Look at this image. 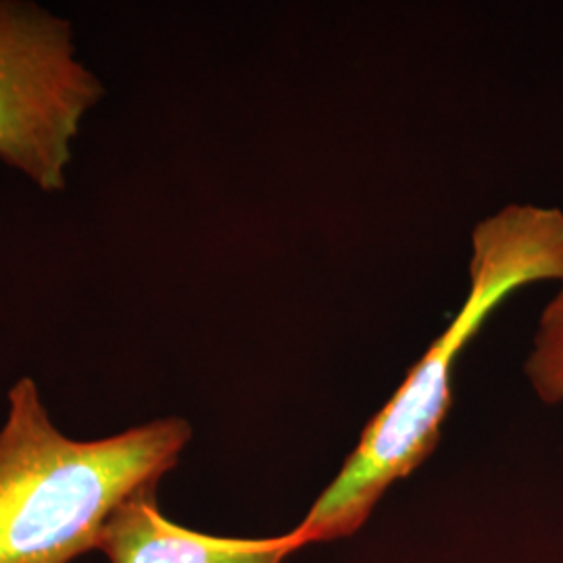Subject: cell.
<instances>
[{"instance_id": "5b68a950", "label": "cell", "mask_w": 563, "mask_h": 563, "mask_svg": "<svg viewBox=\"0 0 563 563\" xmlns=\"http://www.w3.org/2000/svg\"><path fill=\"white\" fill-rule=\"evenodd\" d=\"M523 369L541 401H563V284L544 305Z\"/></svg>"}, {"instance_id": "7a4b0ae2", "label": "cell", "mask_w": 563, "mask_h": 563, "mask_svg": "<svg viewBox=\"0 0 563 563\" xmlns=\"http://www.w3.org/2000/svg\"><path fill=\"white\" fill-rule=\"evenodd\" d=\"M190 437L186 420L163 418L74 441L51 422L38 384L20 378L0 428V563H69L99 549L115 511L157 488Z\"/></svg>"}, {"instance_id": "6da1fadb", "label": "cell", "mask_w": 563, "mask_h": 563, "mask_svg": "<svg viewBox=\"0 0 563 563\" xmlns=\"http://www.w3.org/2000/svg\"><path fill=\"white\" fill-rule=\"evenodd\" d=\"M543 280L563 284V211L507 205L474 228L470 292L457 318L367 423L341 474L295 530L302 547L357 532L384 490L434 451L453 401L451 372L463 346L507 297Z\"/></svg>"}, {"instance_id": "3957f363", "label": "cell", "mask_w": 563, "mask_h": 563, "mask_svg": "<svg viewBox=\"0 0 563 563\" xmlns=\"http://www.w3.org/2000/svg\"><path fill=\"white\" fill-rule=\"evenodd\" d=\"M104 86L76 55L69 21L0 0V162L60 192L84 118Z\"/></svg>"}, {"instance_id": "277c9868", "label": "cell", "mask_w": 563, "mask_h": 563, "mask_svg": "<svg viewBox=\"0 0 563 563\" xmlns=\"http://www.w3.org/2000/svg\"><path fill=\"white\" fill-rule=\"evenodd\" d=\"M146 488L115 511L102 532L109 563H282L302 543L292 530L278 539H218L169 522Z\"/></svg>"}]
</instances>
